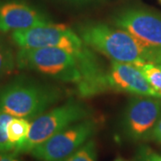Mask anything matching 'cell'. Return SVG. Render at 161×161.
<instances>
[{
	"label": "cell",
	"mask_w": 161,
	"mask_h": 161,
	"mask_svg": "<svg viewBox=\"0 0 161 161\" xmlns=\"http://www.w3.org/2000/svg\"><path fill=\"white\" fill-rule=\"evenodd\" d=\"M78 34L90 48L101 53L111 61L132 64L137 66L145 63L158 64L161 49L144 45L124 30L103 23H86Z\"/></svg>",
	"instance_id": "6da1fadb"
},
{
	"label": "cell",
	"mask_w": 161,
	"mask_h": 161,
	"mask_svg": "<svg viewBox=\"0 0 161 161\" xmlns=\"http://www.w3.org/2000/svg\"><path fill=\"white\" fill-rule=\"evenodd\" d=\"M61 98L56 87L28 79H17L0 86V112L31 121Z\"/></svg>",
	"instance_id": "7a4b0ae2"
},
{
	"label": "cell",
	"mask_w": 161,
	"mask_h": 161,
	"mask_svg": "<svg viewBox=\"0 0 161 161\" xmlns=\"http://www.w3.org/2000/svg\"><path fill=\"white\" fill-rule=\"evenodd\" d=\"M15 59L20 69L37 72L64 82L79 84L81 80L77 59L58 47L20 48Z\"/></svg>",
	"instance_id": "3957f363"
},
{
	"label": "cell",
	"mask_w": 161,
	"mask_h": 161,
	"mask_svg": "<svg viewBox=\"0 0 161 161\" xmlns=\"http://www.w3.org/2000/svg\"><path fill=\"white\" fill-rule=\"evenodd\" d=\"M90 110L85 104L69 100L61 106L47 110L31 121L29 134L15 155L28 153L55 134L77 122L89 118Z\"/></svg>",
	"instance_id": "277c9868"
},
{
	"label": "cell",
	"mask_w": 161,
	"mask_h": 161,
	"mask_svg": "<svg viewBox=\"0 0 161 161\" xmlns=\"http://www.w3.org/2000/svg\"><path fill=\"white\" fill-rule=\"evenodd\" d=\"M97 131V124L86 118L66 127L30 153L40 161H62L90 141Z\"/></svg>",
	"instance_id": "5b68a950"
},
{
	"label": "cell",
	"mask_w": 161,
	"mask_h": 161,
	"mask_svg": "<svg viewBox=\"0 0 161 161\" xmlns=\"http://www.w3.org/2000/svg\"><path fill=\"white\" fill-rule=\"evenodd\" d=\"M161 115V98L136 96L127 104L123 116V129L132 141L150 139Z\"/></svg>",
	"instance_id": "8992f818"
},
{
	"label": "cell",
	"mask_w": 161,
	"mask_h": 161,
	"mask_svg": "<svg viewBox=\"0 0 161 161\" xmlns=\"http://www.w3.org/2000/svg\"><path fill=\"white\" fill-rule=\"evenodd\" d=\"M115 27L124 30L146 46L161 49V14L140 7H128L115 14Z\"/></svg>",
	"instance_id": "52a82bcc"
},
{
	"label": "cell",
	"mask_w": 161,
	"mask_h": 161,
	"mask_svg": "<svg viewBox=\"0 0 161 161\" xmlns=\"http://www.w3.org/2000/svg\"><path fill=\"white\" fill-rule=\"evenodd\" d=\"M101 92L107 90L125 92L135 96L156 97L145 76L137 66L132 64L111 61L108 69L104 72L100 83Z\"/></svg>",
	"instance_id": "ba28073f"
},
{
	"label": "cell",
	"mask_w": 161,
	"mask_h": 161,
	"mask_svg": "<svg viewBox=\"0 0 161 161\" xmlns=\"http://www.w3.org/2000/svg\"><path fill=\"white\" fill-rule=\"evenodd\" d=\"M52 23L33 6L19 0H0V31L14 32Z\"/></svg>",
	"instance_id": "9c48e42d"
},
{
	"label": "cell",
	"mask_w": 161,
	"mask_h": 161,
	"mask_svg": "<svg viewBox=\"0 0 161 161\" xmlns=\"http://www.w3.org/2000/svg\"><path fill=\"white\" fill-rule=\"evenodd\" d=\"M31 128V121L26 118L22 117H12L6 127L7 137L10 143L14 147L13 154L15 155L17 150L23 146L25 142L26 139Z\"/></svg>",
	"instance_id": "30bf717a"
},
{
	"label": "cell",
	"mask_w": 161,
	"mask_h": 161,
	"mask_svg": "<svg viewBox=\"0 0 161 161\" xmlns=\"http://www.w3.org/2000/svg\"><path fill=\"white\" fill-rule=\"evenodd\" d=\"M145 76L149 84L155 92L157 98H161V65L152 63H145L137 65Z\"/></svg>",
	"instance_id": "8fae6325"
},
{
	"label": "cell",
	"mask_w": 161,
	"mask_h": 161,
	"mask_svg": "<svg viewBox=\"0 0 161 161\" xmlns=\"http://www.w3.org/2000/svg\"><path fill=\"white\" fill-rule=\"evenodd\" d=\"M16 64V59L11 47L0 36V79L11 74Z\"/></svg>",
	"instance_id": "7c38bea8"
},
{
	"label": "cell",
	"mask_w": 161,
	"mask_h": 161,
	"mask_svg": "<svg viewBox=\"0 0 161 161\" xmlns=\"http://www.w3.org/2000/svg\"><path fill=\"white\" fill-rule=\"evenodd\" d=\"M97 160V147L95 142L91 139L79 150L74 152L62 161H96Z\"/></svg>",
	"instance_id": "4fadbf2b"
},
{
	"label": "cell",
	"mask_w": 161,
	"mask_h": 161,
	"mask_svg": "<svg viewBox=\"0 0 161 161\" xmlns=\"http://www.w3.org/2000/svg\"><path fill=\"white\" fill-rule=\"evenodd\" d=\"M12 117V115L0 112V153L13 154L14 152V147L8 140L6 132L7 124L11 120Z\"/></svg>",
	"instance_id": "5bb4252c"
},
{
	"label": "cell",
	"mask_w": 161,
	"mask_h": 161,
	"mask_svg": "<svg viewBox=\"0 0 161 161\" xmlns=\"http://www.w3.org/2000/svg\"><path fill=\"white\" fill-rule=\"evenodd\" d=\"M138 161H161V155L149 147L142 146L137 153Z\"/></svg>",
	"instance_id": "9a60e30c"
},
{
	"label": "cell",
	"mask_w": 161,
	"mask_h": 161,
	"mask_svg": "<svg viewBox=\"0 0 161 161\" xmlns=\"http://www.w3.org/2000/svg\"><path fill=\"white\" fill-rule=\"evenodd\" d=\"M150 139L154 140L158 143H161V115L158 121V123L156 124L153 131H152V133L150 135Z\"/></svg>",
	"instance_id": "2e32d148"
},
{
	"label": "cell",
	"mask_w": 161,
	"mask_h": 161,
	"mask_svg": "<svg viewBox=\"0 0 161 161\" xmlns=\"http://www.w3.org/2000/svg\"><path fill=\"white\" fill-rule=\"evenodd\" d=\"M0 161H21L11 153H0Z\"/></svg>",
	"instance_id": "e0dca14e"
},
{
	"label": "cell",
	"mask_w": 161,
	"mask_h": 161,
	"mask_svg": "<svg viewBox=\"0 0 161 161\" xmlns=\"http://www.w3.org/2000/svg\"><path fill=\"white\" fill-rule=\"evenodd\" d=\"M115 161H125V160H123V159L119 158V159H116V160H115Z\"/></svg>",
	"instance_id": "ac0fdd59"
},
{
	"label": "cell",
	"mask_w": 161,
	"mask_h": 161,
	"mask_svg": "<svg viewBox=\"0 0 161 161\" xmlns=\"http://www.w3.org/2000/svg\"><path fill=\"white\" fill-rule=\"evenodd\" d=\"M159 65H161V59H160V61H159V64H158Z\"/></svg>",
	"instance_id": "d6986e66"
},
{
	"label": "cell",
	"mask_w": 161,
	"mask_h": 161,
	"mask_svg": "<svg viewBox=\"0 0 161 161\" xmlns=\"http://www.w3.org/2000/svg\"><path fill=\"white\" fill-rule=\"evenodd\" d=\"M158 1H159V3H160V4H161V0H158Z\"/></svg>",
	"instance_id": "ffe728a7"
}]
</instances>
